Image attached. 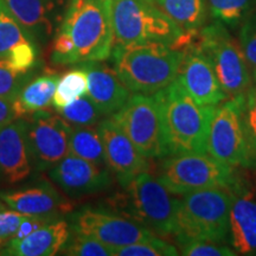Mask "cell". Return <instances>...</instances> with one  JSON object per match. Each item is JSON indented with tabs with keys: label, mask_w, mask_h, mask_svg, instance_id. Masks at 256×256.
Here are the masks:
<instances>
[{
	"label": "cell",
	"mask_w": 256,
	"mask_h": 256,
	"mask_svg": "<svg viewBox=\"0 0 256 256\" xmlns=\"http://www.w3.org/2000/svg\"><path fill=\"white\" fill-rule=\"evenodd\" d=\"M113 48L110 0H70L54 37L52 63L68 66L106 60Z\"/></svg>",
	"instance_id": "1"
},
{
	"label": "cell",
	"mask_w": 256,
	"mask_h": 256,
	"mask_svg": "<svg viewBox=\"0 0 256 256\" xmlns=\"http://www.w3.org/2000/svg\"><path fill=\"white\" fill-rule=\"evenodd\" d=\"M185 50L160 42L114 46V69L132 92L152 95L177 78Z\"/></svg>",
	"instance_id": "2"
},
{
	"label": "cell",
	"mask_w": 256,
	"mask_h": 256,
	"mask_svg": "<svg viewBox=\"0 0 256 256\" xmlns=\"http://www.w3.org/2000/svg\"><path fill=\"white\" fill-rule=\"evenodd\" d=\"M154 98L162 115L168 156L208 153V134L215 107L202 106L194 101L177 78L156 92Z\"/></svg>",
	"instance_id": "3"
},
{
	"label": "cell",
	"mask_w": 256,
	"mask_h": 256,
	"mask_svg": "<svg viewBox=\"0 0 256 256\" xmlns=\"http://www.w3.org/2000/svg\"><path fill=\"white\" fill-rule=\"evenodd\" d=\"M110 203V208L118 214L145 226L153 234H174L178 200L172 196L158 177H153L147 171L136 176L122 186V192Z\"/></svg>",
	"instance_id": "4"
},
{
	"label": "cell",
	"mask_w": 256,
	"mask_h": 256,
	"mask_svg": "<svg viewBox=\"0 0 256 256\" xmlns=\"http://www.w3.org/2000/svg\"><path fill=\"white\" fill-rule=\"evenodd\" d=\"M232 202L230 188H209L183 194L178 200L174 234L179 244L194 240L226 241Z\"/></svg>",
	"instance_id": "5"
},
{
	"label": "cell",
	"mask_w": 256,
	"mask_h": 256,
	"mask_svg": "<svg viewBox=\"0 0 256 256\" xmlns=\"http://www.w3.org/2000/svg\"><path fill=\"white\" fill-rule=\"evenodd\" d=\"M114 46L160 42L178 49L188 46L191 38L150 0H110Z\"/></svg>",
	"instance_id": "6"
},
{
	"label": "cell",
	"mask_w": 256,
	"mask_h": 256,
	"mask_svg": "<svg viewBox=\"0 0 256 256\" xmlns=\"http://www.w3.org/2000/svg\"><path fill=\"white\" fill-rule=\"evenodd\" d=\"M234 168L217 162L208 153L170 154L162 160L158 179L174 194L209 188H230L235 180Z\"/></svg>",
	"instance_id": "7"
},
{
	"label": "cell",
	"mask_w": 256,
	"mask_h": 256,
	"mask_svg": "<svg viewBox=\"0 0 256 256\" xmlns=\"http://www.w3.org/2000/svg\"><path fill=\"white\" fill-rule=\"evenodd\" d=\"M241 98H226L214 108L208 134V154L230 168L256 165L243 126Z\"/></svg>",
	"instance_id": "8"
},
{
	"label": "cell",
	"mask_w": 256,
	"mask_h": 256,
	"mask_svg": "<svg viewBox=\"0 0 256 256\" xmlns=\"http://www.w3.org/2000/svg\"><path fill=\"white\" fill-rule=\"evenodd\" d=\"M198 48L208 56L228 98L243 95L252 87V76L241 44L222 23H215L200 31Z\"/></svg>",
	"instance_id": "9"
},
{
	"label": "cell",
	"mask_w": 256,
	"mask_h": 256,
	"mask_svg": "<svg viewBox=\"0 0 256 256\" xmlns=\"http://www.w3.org/2000/svg\"><path fill=\"white\" fill-rule=\"evenodd\" d=\"M147 159L168 156L162 115L154 95H130L112 118Z\"/></svg>",
	"instance_id": "10"
},
{
	"label": "cell",
	"mask_w": 256,
	"mask_h": 256,
	"mask_svg": "<svg viewBox=\"0 0 256 256\" xmlns=\"http://www.w3.org/2000/svg\"><path fill=\"white\" fill-rule=\"evenodd\" d=\"M70 222L72 232L94 238L112 252L154 235L134 220L104 209L82 208L72 214Z\"/></svg>",
	"instance_id": "11"
},
{
	"label": "cell",
	"mask_w": 256,
	"mask_h": 256,
	"mask_svg": "<svg viewBox=\"0 0 256 256\" xmlns=\"http://www.w3.org/2000/svg\"><path fill=\"white\" fill-rule=\"evenodd\" d=\"M26 130L32 162L38 171H50L69 153L72 126L60 115L46 110L32 113Z\"/></svg>",
	"instance_id": "12"
},
{
	"label": "cell",
	"mask_w": 256,
	"mask_h": 256,
	"mask_svg": "<svg viewBox=\"0 0 256 256\" xmlns=\"http://www.w3.org/2000/svg\"><path fill=\"white\" fill-rule=\"evenodd\" d=\"M104 145L106 166L115 176L121 186H124L142 172L147 171L148 162L136 150L113 119H104L98 126Z\"/></svg>",
	"instance_id": "13"
},
{
	"label": "cell",
	"mask_w": 256,
	"mask_h": 256,
	"mask_svg": "<svg viewBox=\"0 0 256 256\" xmlns=\"http://www.w3.org/2000/svg\"><path fill=\"white\" fill-rule=\"evenodd\" d=\"M229 217L230 244L238 255L256 254V188L244 178L236 177Z\"/></svg>",
	"instance_id": "14"
},
{
	"label": "cell",
	"mask_w": 256,
	"mask_h": 256,
	"mask_svg": "<svg viewBox=\"0 0 256 256\" xmlns=\"http://www.w3.org/2000/svg\"><path fill=\"white\" fill-rule=\"evenodd\" d=\"M177 80L185 92L202 106L216 107L228 98L220 87L212 64L198 46L185 50Z\"/></svg>",
	"instance_id": "15"
},
{
	"label": "cell",
	"mask_w": 256,
	"mask_h": 256,
	"mask_svg": "<svg viewBox=\"0 0 256 256\" xmlns=\"http://www.w3.org/2000/svg\"><path fill=\"white\" fill-rule=\"evenodd\" d=\"M54 183L70 197H82L107 190L112 185L110 168L68 153L50 170Z\"/></svg>",
	"instance_id": "16"
},
{
	"label": "cell",
	"mask_w": 256,
	"mask_h": 256,
	"mask_svg": "<svg viewBox=\"0 0 256 256\" xmlns=\"http://www.w3.org/2000/svg\"><path fill=\"white\" fill-rule=\"evenodd\" d=\"M23 118L0 127V183L14 185L26 180L34 171Z\"/></svg>",
	"instance_id": "17"
},
{
	"label": "cell",
	"mask_w": 256,
	"mask_h": 256,
	"mask_svg": "<svg viewBox=\"0 0 256 256\" xmlns=\"http://www.w3.org/2000/svg\"><path fill=\"white\" fill-rule=\"evenodd\" d=\"M10 11L38 46L56 34L68 8V0H4Z\"/></svg>",
	"instance_id": "18"
},
{
	"label": "cell",
	"mask_w": 256,
	"mask_h": 256,
	"mask_svg": "<svg viewBox=\"0 0 256 256\" xmlns=\"http://www.w3.org/2000/svg\"><path fill=\"white\" fill-rule=\"evenodd\" d=\"M0 200L10 209L30 216L57 217L72 208L69 200L46 182L17 190L0 191Z\"/></svg>",
	"instance_id": "19"
},
{
	"label": "cell",
	"mask_w": 256,
	"mask_h": 256,
	"mask_svg": "<svg viewBox=\"0 0 256 256\" xmlns=\"http://www.w3.org/2000/svg\"><path fill=\"white\" fill-rule=\"evenodd\" d=\"M88 75L87 96L102 115H113L130 98V92L124 84L115 69L104 60L81 63Z\"/></svg>",
	"instance_id": "20"
},
{
	"label": "cell",
	"mask_w": 256,
	"mask_h": 256,
	"mask_svg": "<svg viewBox=\"0 0 256 256\" xmlns=\"http://www.w3.org/2000/svg\"><path fill=\"white\" fill-rule=\"evenodd\" d=\"M72 229L66 220H54L20 238H11L0 255L52 256L58 254L69 240Z\"/></svg>",
	"instance_id": "21"
},
{
	"label": "cell",
	"mask_w": 256,
	"mask_h": 256,
	"mask_svg": "<svg viewBox=\"0 0 256 256\" xmlns=\"http://www.w3.org/2000/svg\"><path fill=\"white\" fill-rule=\"evenodd\" d=\"M154 4L191 40L206 23V0H154Z\"/></svg>",
	"instance_id": "22"
},
{
	"label": "cell",
	"mask_w": 256,
	"mask_h": 256,
	"mask_svg": "<svg viewBox=\"0 0 256 256\" xmlns=\"http://www.w3.org/2000/svg\"><path fill=\"white\" fill-rule=\"evenodd\" d=\"M58 80V76L50 74L30 80L14 101L19 119L38 110H46L52 104Z\"/></svg>",
	"instance_id": "23"
},
{
	"label": "cell",
	"mask_w": 256,
	"mask_h": 256,
	"mask_svg": "<svg viewBox=\"0 0 256 256\" xmlns=\"http://www.w3.org/2000/svg\"><path fill=\"white\" fill-rule=\"evenodd\" d=\"M28 44L38 46L36 40L12 14L4 0H0V58H8L16 50Z\"/></svg>",
	"instance_id": "24"
},
{
	"label": "cell",
	"mask_w": 256,
	"mask_h": 256,
	"mask_svg": "<svg viewBox=\"0 0 256 256\" xmlns=\"http://www.w3.org/2000/svg\"><path fill=\"white\" fill-rule=\"evenodd\" d=\"M69 153L92 164L106 166L100 133L98 128L92 126L72 127L69 139Z\"/></svg>",
	"instance_id": "25"
},
{
	"label": "cell",
	"mask_w": 256,
	"mask_h": 256,
	"mask_svg": "<svg viewBox=\"0 0 256 256\" xmlns=\"http://www.w3.org/2000/svg\"><path fill=\"white\" fill-rule=\"evenodd\" d=\"M87 89L88 75L86 70L82 66L69 70L57 83L55 95L52 98L54 107L56 108V110H60L64 106L87 94Z\"/></svg>",
	"instance_id": "26"
},
{
	"label": "cell",
	"mask_w": 256,
	"mask_h": 256,
	"mask_svg": "<svg viewBox=\"0 0 256 256\" xmlns=\"http://www.w3.org/2000/svg\"><path fill=\"white\" fill-rule=\"evenodd\" d=\"M57 112L64 120L75 126H94L95 124L100 122L102 118V113L87 94L57 110Z\"/></svg>",
	"instance_id": "27"
},
{
	"label": "cell",
	"mask_w": 256,
	"mask_h": 256,
	"mask_svg": "<svg viewBox=\"0 0 256 256\" xmlns=\"http://www.w3.org/2000/svg\"><path fill=\"white\" fill-rule=\"evenodd\" d=\"M254 0H206L210 14L220 23L235 26L247 17Z\"/></svg>",
	"instance_id": "28"
},
{
	"label": "cell",
	"mask_w": 256,
	"mask_h": 256,
	"mask_svg": "<svg viewBox=\"0 0 256 256\" xmlns=\"http://www.w3.org/2000/svg\"><path fill=\"white\" fill-rule=\"evenodd\" d=\"M178 252L174 246L153 235L139 242L114 249L113 256H177Z\"/></svg>",
	"instance_id": "29"
},
{
	"label": "cell",
	"mask_w": 256,
	"mask_h": 256,
	"mask_svg": "<svg viewBox=\"0 0 256 256\" xmlns=\"http://www.w3.org/2000/svg\"><path fill=\"white\" fill-rule=\"evenodd\" d=\"M31 78L32 72H18L8 58H0V98L14 101Z\"/></svg>",
	"instance_id": "30"
},
{
	"label": "cell",
	"mask_w": 256,
	"mask_h": 256,
	"mask_svg": "<svg viewBox=\"0 0 256 256\" xmlns=\"http://www.w3.org/2000/svg\"><path fill=\"white\" fill-rule=\"evenodd\" d=\"M62 248L63 255L69 256H113V252L107 246L87 236L74 232Z\"/></svg>",
	"instance_id": "31"
},
{
	"label": "cell",
	"mask_w": 256,
	"mask_h": 256,
	"mask_svg": "<svg viewBox=\"0 0 256 256\" xmlns=\"http://www.w3.org/2000/svg\"><path fill=\"white\" fill-rule=\"evenodd\" d=\"M242 120L246 136L256 159V87L252 86L241 98Z\"/></svg>",
	"instance_id": "32"
},
{
	"label": "cell",
	"mask_w": 256,
	"mask_h": 256,
	"mask_svg": "<svg viewBox=\"0 0 256 256\" xmlns=\"http://www.w3.org/2000/svg\"><path fill=\"white\" fill-rule=\"evenodd\" d=\"M180 254L185 256H235L232 248L220 244V242L194 240L182 243Z\"/></svg>",
	"instance_id": "33"
},
{
	"label": "cell",
	"mask_w": 256,
	"mask_h": 256,
	"mask_svg": "<svg viewBox=\"0 0 256 256\" xmlns=\"http://www.w3.org/2000/svg\"><path fill=\"white\" fill-rule=\"evenodd\" d=\"M240 44L247 62L256 70V14L246 19L240 32Z\"/></svg>",
	"instance_id": "34"
},
{
	"label": "cell",
	"mask_w": 256,
	"mask_h": 256,
	"mask_svg": "<svg viewBox=\"0 0 256 256\" xmlns=\"http://www.w3.org/2000/svg\"><path fill=\"white\" fill-rule=\"evenodd\" d=\"M31 217L12 209L0 210V238L10 241L17 235L20 226Z\"/></svg>",
	"instance_id": "35"
},
{
	"label": "cell",
	"mask_w": 256,
	"mask_h": 256,
	"mask_svg": "<svg viewBox=\"0 0 256 256\" xmlns=\"http://www.w3.org/2000/svg\"><path fill=\"white\" fill-rule=\"evenodd\" d=\"M16 119H19V118L14 101L0 98V127L5 126L6 124H10Z\"/></svg>",
	"instance_id": "36"
},
{
	"label": "cell",
	"mask_w": 256,
	"mask_h": 256,
	"mask_svg": "<svg viewBox=\"0 0 256 256\" xmlns=\"http://www.w3.org/2000/svg\"><path fill=\"white\" fill-rule=\"evenodd\" d=\"M8 241H6V240H2L0 238V254H2V249H4L6 247V244H8Z\"/></svg>",
	"instance_id": "37"
},
{
	"label": "cell",
	"mask_w": 256,
	"mask_h": 256,
	"mask_svg": "<svg viewBox=\"0 0 256 256\" xmlns=\"http://www.w3.org/2000/svg\"><path fill=\"white\" fill-rule=\"evenodd\" d=\"M4 209H6V206L4 203H2V200H0V210H4Z\"/></svg>",
	"instance_id": "38"
},
{
	"label": "cell",
	"mask_w": 256,
	"mask_h": 256,
	"mask_svg": "<svg viewBox=\"0 0 256 256\" xmlns=\"http://www.w3.org/2000/svg\"><path fill=\"white\" fill-rule=\"evenodd\" d=\"M252 75H254V80L256 81V70H252Z\"/></svg>",
	"instance_id": "39"
},
{
	"label": "cell",
	"mask_w": 256,
	"mask_h": 256,
	"mask_svg": "<svg viewBox=\"0 0 256 256\" xmlns=\"http://www.w3.org/2000/svg\"><path fill=\"white\" fill-rule=\"evenodd\" d=\"M150 2H154V0H150Z\"/></svg>",
	"instance_id": "40"
}]
</instances>
